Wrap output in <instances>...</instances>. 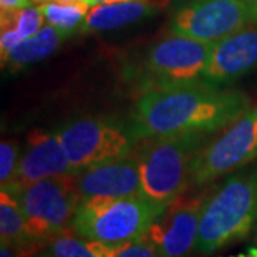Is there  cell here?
I'll return each mask as SVG.
<instances>
[{
	"label": "cell",
	"instance_id": "cell-18",
	"mask_svg": "<svg viewBox=\"0 0 257 257\" xmlns=\"http://www.w3.org/2000/svg\"><path fill=\"white\" fill-rule=\"evenodd\" d=\"M89 5L86 2L79 3H60L56 0L43 2L39 9L49 25L57 29L64 37L70 36L77 28H82L83 22L89 13Z\"/></svg>",
	"mask_w": 257,
	"mask_h": 257
},
{
	"label": "cell",
	"instance_id": "cell-16",
	"mask_svg": "<svg viewBox=\"0 0 257 257\" xmlns=\"http://www.w3.org/2000/svg\"><path fill=\"white\" fill-rule=\"evenodd\" d=\"M45 16L39 8L29 6L20 10L2 12V37L0 49L2 53L19 45L20 42L33 36L43 25Z\"/></svg>",
	"mask_w": 257,
	"mask_h": 257
},
{
	"label": "cell",
	"instance_id": "cell-17",
	"mask_svg": "<svg viewBox=\"0 0 257 257\" xmlns=\"http://www.w3.org/2000/svg\"><path fill=\"white\" fill-rule=\"evenodd\" d=\"M0 240L9 244L35 240L29 234L26 219L18 199L5 190L0 193Z\"/></svg>",
	"mask_w": 257,
	"mask_h": 257
},
{
	"label": "cell",
	"instance_id": "cell-22",
	"mask_svg": "<svg viewBox=\"0 0 257 257\" xmlns=\"http://www.w3.org/2000/svg\"><path fill=\"white\" fill-rule=\"evenodd\" d=\"M46 241L42 240H30L20 244H0V257H40Z\"/></svg>",
	"mask_w": 257,
	"mask_h": 257
},
{
	"label": "cell",
	"instance_id": "cell-2",
	"mask_svg": "<svg viewBox=\"0 0 257 257\" xmlns=\"http://www.w3.org/2000/svg\"><path fill=\"white\" fill-rule=\"evenodd\" d=\"M257 223V169L227 177L209 190L203 206L194 254L209 256L246 239Z\"/></svg>",
	"mask_w": 257,
	"mask_h": 257
},
{
	"label": "cell",
	"instance_id": "cell-19",
	"mask_svg": "<svg viewBox=\"0 0 257 257\" xmlns=\"http://www.w3.org/2000/svg\"><path fill=\"white\" fill-rule=\"evenodd\" d=\"M42 257H97L89 246V240L82 237L73 227L63 230L46 241Z\"/></svg>",
	"mask_w": 257,
	"mask_h": 257
},
{
	"label": "cell",
	"instance_id": "cell-24",
	"mask_svg": "<svg viewBox=\"0 0 257 257\" xmlns=\"http://www.w3.org/2000/svg\"><path fill=\"white\" fill-rule=\"evenodd\" d=\"M246 3L250 13V23L257 26V0H246Z\"/></svg>",
	"mask_w": 257,
	"mask_h": 257
},
{
	"label": "cell",
	"instance_id": "cell-23",
	"mask_svg": "<svg viewBox=\"0 0 257 257\" xmlns=\"http://www.w3.org/2000/svg\"><path fill=\"white\" fill-rule=\"evenodd\" d=\"M32 0H0V10L10 12V10H20L29 8Z\"/></svg>",
	"mask_w": 257,
	"mask_h": 257
},
{
	"label": "cell",
	"instance_id": "cell-7",
	"mask_svg": "<svg viewBox=\"0 0 257 257\" xmlns=\"http://www.w3.org/2000/svg\"><path fill=\"white\" fill-rule=\"evenodd\" d=\"M74 173L89 166L132 153L136 138L130 128L113 117H77L56 128Z\"/></svg>",
	"mask_w": 257,
	"mask_h": 257
},
{
	"label": "cell",
	"instance_id": "cell-20",
	"mask_svg": "<svg viewBox=\"0 0 257 257\" xmlns=\"http://www.w3.org/2000/svg\"><path fill=\"white\" fill-rule=\"evenodd\" d=\"M89 246L97 257H160L147 236L121 244H106L89 240Z\"/></svg>",
	"mask_w": 257,
	"mask_h": 257
},
{
	"label": "cell",
	"instance_id": "cell-10",
	"mask_svg": "<svg viewBox=\"0 0 257 257\" xmlns=\"http://www.w3.org/2000/svg\"><path fill=\"white\" fill-rule=\"evenodd\" d=\"M210 189L197 194H182L166 204L152 227L147 237L155 244L160 257H189L194 254L196 240L203 206Z\"/></svg>",
	"mask_w": 257,
	"mask_h": 257
},
{
	"label": "cell",
	"instance_id": "cell-11",
	"mask_svg": "<svg viewBox=\"0 0 257 257\" xmlns=\"http://www.w3.org/2000/svg\"><path fill=\"white\" fill-rule=\"evenodd\" d=\"M257 67V26H246L214 42L202 83L223 89Z\"/></svg>",
	"mask_w": 257,
	"mask_h": 257
},
{
	"label": "cell",
	"instance_id": "cell-6",
	"mask_svg": "<svg viewBox=\"0 0 257 257\" xmlns=\"http://www.w3.org/2000/svg\"><path fill=\"white\" fill-rule=\"evenodd\" d=\"M23 210L30 237L47 241L72 227L82 196L74 175L47 177L13 194Z\"/></svg>",
	"mask_w": 257,
	"mask_h": 257
},
{
	"label": "cell",
	"instance_id": "cell-15",
	"mask_svg": "<svg viewBox=\"0 0 257 257\" xmlns=\"http://www.w3.org/2000/svg\"><path fill=\"white\" fill-rule=\"evenodd\" d=\"M64 36L52 25L42 26L33 36L2 53V64L10 70H19L25 66L45 60L59 49Z\"/></svg>",
	"mask_w": 257,
	"mask_h": 257
},
{
	"label": "cell",
	"instance_id": "cell-27",
	"mask_svg": "<svg viewBox=\"0 0 257 257\" xmlns=\"http://www.w3.org/2000/svg\"><path fill=\"white\" fill-rule=\"evenodd\" d=\"M254 243H256V244H254V247H257V234H256V240H254Z\"/></svg>",
	"mask_w": 257,
	"mask_h": 257
},
{
	"label": "cell",
	"instance_id": "cell-28",
	"mask_svg": "<svg viewBox=\"0 0 257 257\" xmlns=\"http://www.w3.org/2000/svg\"><path fill=\"white\" fill-rule=\"evenodd\" d=\"M179 2H187V0H179Z\"/></svg>",
	"mask_w": 257,
	"mask_h": 257
},
{
	"label": "cell",
	"instance_id": "cell-21",
	"mask_svg": "<svg viewBox=\"0 0 257 257\" xmlns=\"http://www.w3.org/2000/svg\"><path fill=\"white\" fill-rule=\"evenodd\" d=\"M20 149L15 140H2L0 143V186L2 190L15 194L18 190V170Z\"/></svg>",
	"mask_w": 257,
	"mask_h": 257
},
{
	"label": "cell",
	"instance_id": "cell-3",
	"mask_svg": "<svg viewBox=\"0 0 257 257\" xmlns=\"http://www.w3.org/2000/svg\"><path fill=\"white\" fill-rule=\"evenodd\" d=\"M206 133L192 132L165 138L140 139L136 156L145 197L169 204L192 186V165L206 143Z\"/></svg>",
	"mask_w": 257,
	"mask_h": 257
},
{
	"label": "cell",
	"instance_id": "cell-1",
	"mask_svg": "<svg viewBox=\"0 0 257 257\" xmlns=\"http://www.w3.org/2000/svg\"><path fill=\"white\" fill-rule=\"evenodd\" d=\"M250 109L247 94L204 83L142 93L130 114L136 140L227 127Z\"/></svg>",
	"mask_w": 257,
	"mask_h": 257
},
{
	"label": "cell",
	"instance_id": "cell-9",
	"mask_svg": "<svg viewBox=\"0 0 257 257\" xmlns=\"http://www.w3.org/2000/svg\"><path fill=\"white\" fill-rule=\"evenodd\" d=\"M250 23L246 0H187L169 23L172 35L214 43Z\"/></svg>",
	"mask_w": 257,
	"mask_h": 257
},
{
	"label": "cell",
	"instance_id": "cell-29",
	"mask_svg": "<svg viewBox=\"0 0 257 257\" xmlns=\"http://www.w3.org/2000/svg\"><path fill=\"white\" fill-rule=\"evenodd\" d=\"M40 257H42V254H40Z\"/></svg>",
	"mask_w": 257,
	"mask_h": 257
},
{
	"label": "cell",
	"instance_id": "cell-13",
	"mask_svg": "<svg viewBox=\"0 0 257 257\" xmlns=\"http://www.w3.org/2000/svg\"><path fill=\"white\" fill-rule=\"evenodd\" d=\"M62 175H74V172L57 132L32 130L19 160L18 190L22 186Z\"/></svg>",
	"mask_w": 257,
	"mask_h": 257
},
{
	"label": "cell",
	"instance_id": "cell-5",
	"mask_svg": "<svg viewBox=\"0 0 257 257\" xmlns=\"http://www.w3.org/2000/svg\"><path fill=\"white\" fill-rule=\"evenodd\" d=\"M210 42L172 35L155 42L126 73L142 93L202 83L213 50Z\"/></svg>",
	"mask_w": 257,
	"mask_h": 257
},
{
	"label": "cell",
	"instance_id": "cell-26",
	"mask_svg": "<svg viewBox=\"0 0 257 257\" xmlns=\"http://www.w3.org/2000/svg\"><path fill=\"white\" fill-rule=\"evenodd\" d=\"M32 2H49V0H32Z\"/></svg>",
	"mask_w": 257,
	"mask_h": 257
},
{
	"label": "cell",
	"instance_id": "cell-8",
	"mask_svg": "<svg viewBox=\"0 0 257 257\" xmlns=\"http://www.w3.org/2000/svg\"><path fill=\"white\" fill-rule=\"evenodd\" d=\"M257 157V106L230 123L219 138L204 143L192 165V186L202 189Z\"/></svg>",
	"mask_w": 257,
	"mask_h": 257
},
{
	"label": "cell",
	"instance_id": "cell-25",
	"mask_svg": "<svg viewBox=\"0 0 257 257\" xmlns=\"http://www.w3.org/2000/svg\"><path fill=\"white\" fill-rule=\"evenodd\" d=\"M90 8L97 5H109V3H121V2H135V0H84Z\"/></svg>",
	"mask_w": 257,
	"mask_h": 257
},
{
	"label": "cell",
	"instance_id": "cell-12",
	"mask_svg": "<svg viewBox=\"0 0 257 257\" xmlns=\"http://www.w3.org/2000/svg\"><path fill=\"white\" fill-rule=\"evenodd\" d=\"M74 176L82 200L93 197L145 196L133 150L126 156L82 169Z\"/></svg>",
	"mask_w": 257,
	"mask_h": 257
},
{
	"label": "cell",
	"instance_id": "cell-4",
	"mask_svg": "<svg viewBox=\"0 0 257 257\" xmlns=\"http://www.w3.org/2000/svg\"><path fill=\"white\" fill-rule=\"evenodd\" d=\"M165 207L145 196L93 197L80 202L72 227L84 239L121 244L146 236Z\"/></svg>",
	"mask_w": 257,
	"mask_h": 257
},
{
	"label": "cell",
	"instance_id": "cell-14",
	"mask_svg": "<svg viewBox=\"0 0 257 257\" xmlns=\"http://www.w3.org/2000/svg\"><path fill=\"white\" fill-rule=\"evenodd\" d=\"M166 5L167 0H135L97 5L89 10L80 29L84 33L116 30L155 16L165 9Z\"/></svg>",
	"mask_w": 257,
	"mask_h": 257
}]
</instances>
